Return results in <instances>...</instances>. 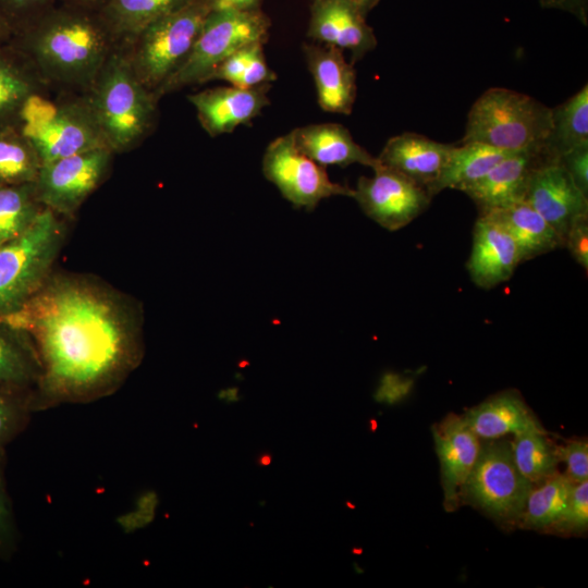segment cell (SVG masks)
I'll list each match as a JSON object with an SVG mask.
<instances>
[{
  "label": "cell",
  "instance_id": "cell-1",
  "mask_svg": "<svg viewBox=\"0 0 588 588\" xmlns=\"http://www.w3.org/2000/svg\"><path fill=\"white\" fill-rule=\"evenodd\" d=\"M0 319L25 330L36 348L35 409L109 395L144 356L140 305L90 274L53 270L17 311Z\"/></svg>",
  "mask_w": 588,
  "mask_h": 588
},
{
  "label": "cell",
  "instance_id": "cell-2",
  "mask_svg": "<svg viewBox=\"0 0 588 588\" xmlns=\"http://www.w3.org/2000/svg\"><path fill=\"white\" fill-rule=\"evenodd\" d=\"M10 44L48 87L76 94L87 91L119 46L98 12L60 2Z\"/></svg>",
  "mask_w": 588,
  "mask_h": 588
},
{
  "label": "cell",
  "instance_id": "cell-3",
  "mask_svg": "<svg viewBox=\"0 0 588 588\" xmlns=\"http://www.w3.org/2000/svg\"><path fill=\"white\" fill-rule=\"evenodd\" d=\"M82 95L113 154L135 148L154 126L158 100L137 79L120 45Z\"/></svg>",
  "mask_w": 588,
  "mask_h": 588
},
{
  "label": "cell",
  "instance_id": "cell-4",
  "mask_svg": "<svg viewBox=\"0 0 588 588\" xmlns=\"http://www.w3.org/2000/svg\"><path fill=\"white\" fill-rule=\"evenodd\" d=\"M551 125V108L526 94L491 87L470 107L462 143L507 151L537 149L544 147Z\"/></svg>",
  "mask_w": 588,
  "mask_h": 588
},
{
  "label": "cell",
  "instance_id": "cell-5",
  "mask_svg": "<svg viewBox=\"0 0 588 588\" xmlns=\"http://www.w3.org/2000/svg\"><path fill=\"white\" fill-rule=\"evenodd\" d=\"M66 234L65 218L44 207L25 233L0 246V318L17 311L44 285Z\"/></svg>",
  "mask_w": 588,
  "mask_h": 588
},
{
  "label": "cell",
  "instance_id": "cell-6",
  "mask_svg": "<svg viewBox=\"0 0 588 588\" xmlns=\"http://www.w3.org/2000/svg\"><path fill=\"white\" fill-rule=\"evenodd\" d=\"M209 12L207 0H193L120 45L135 76L155 98L189 54Z\"/></svg>",
  "mask_w": 588,
  "mask_h": 588
},
{
  "label": "cell",
  "instance_id": "cell-7",
  "mask_svg": "<svg viewBox=\"0 0 588 588\" xmlns=\"http://www.w3.org/2000/svg\"><path fill=\"white\" fill-rule=\"evenodd\" d=\"M271 22L261 9L210 11L185 61L156 93L162 96L206 83L228 57L252 44H266Z\"/></svg>",
  "mask_w": 588,
  "mask_h": 588
},
{
  "label": "cell",
  "instance_id": "cell-8",
  "mask_svg": "<svg viewBox=\"0 0 588 588\" xmlns=\"http://www.w3.org/2000/svg\"><path fill=\"white\" fill-rule=\"evenodd\" d=\"M21 131L35 147L41 164L107 147L105 137L82 94L51 101L33 95L21 114Z\"/></svg>",
  "mask_w": 588,
  "mask_h": 588
},
{
  "label": "cell",
  "instance_id": "cell-9",
  "mask_svg": "<svg viewBox=\"0 0 588 588\" xmlns=\"http://www.w3.org/2000/svg\"><path fill=\"white\" fill-rule=\"evenodd\" d=\"M531 487L514 462L511 443L493 439L481 444L460 501L463 498L500 523L517 524Z\"/></svg>",
  "mask_w": 588,
  "mask_h": 588
},
{
  "label": "cell",
  "instance_id": "cell-10",
  "mask_svg": "<svg viewBox=\"0 0 588 588\" xmlns=\"http://www.w3.org/2000/svg\"><path fill=\"white\" fill-rule=\"evenodd\" d=\"M113 152L97 148L41 164L34 182L40 205L63 218H72L107 177Z\"/></svg>",
  "mask_w": 588,
  "mask_h": 588
},
{
  "label": "cell",
  "instance_id": "cell-11",
  "mask_svg": "<svg viewBox=\"0 0 588 588\" xmlns=\"http://www.w3.org/2000/svg\"><path fill=\"white\" fill-rule=\"evenodd\" d=\"M262 172L297 208L313 210L324 198L354 195L353 188L332 182L324 167L298 149L292 132L277 137L267 146Z\"/></svg>",
  "mask_w": 588,
  "mask_h": 588
},
{
  "label": "cell",
  "instance_id": "cell-12",
  "mask_svg": "<svg viewBox=\"0 0 588 588\" xmlns=\"http://www.w3.org/2000/svg\"><path fill=\"white\" fill-rule=\"evenodd\" d=\"M372 170L371 177L358 179L353 198L378 224L396 231L428 208L432 197L425 188L380 163Z\"/></svg>",
  "mask_w": 588,
  "mask_h": 588
},
{
  "label": "cell",
  "instance_id": "cell-13",
  "mask_svg": "<svg viewBox=\"0 0 588 588\" xmlns=\"http://www.w3.org/2000/svg\"><path fill=\"white\" fill-rule=\"evenodd\" d=\"M523 200L555 230L563 245L573 222L588 215V196L558 159H547L534 170Z\"/></svg>",
  "mask_w": 588,
  "mask_h": 588
},
{
  "label": "cell",
  "instance_id": "cell-14",
  "mask_svg": "<svg viewBox=\"0 0 588 588\" xmlns=\"http://www.w3.org/2000/svg\"><path fill=\"white\" fill-rule=\"evenodd\" d=\"M307 36L317 44L348 50L352 64L377 46L366 15L350 0H310Z\"/></svg>",
  "mask_w": 588,
  "mask_h": 588
},
{
  "label": "cell",
  "instance_id": "cell-15",
  "mask_svg": "<svg viewBox=\"0 0 588 588\" xmlns=\"http://www.w3.org/2000/svg\"><path fill=\"white\" fill-rule=\"evenodd\" d=\"M270 84L252 88L218 86L187 96L201 127L211 136L232 133L248 125L269 105Z\"/></svg>",
  "mask_w": 588,
  "mask_h": 588
},
{
  "label": "cell",
  "instance_id": "cell-16",
  "mask_svg": "<svg viewBox=\"0 0 588 588\" xmlns=\"http://www.w3.org/2000/svg\"><path fill=\"white\" fill-rule=\"evenodd\" d=\"M431 429L440 462L444 507L452 512L460 505V490L476 463L481 443L456 414H449Z\"/></svg>",
  "mask_w": 588,
  "mask_h": 588
},
{
  "label": "cell",
  "instance_id": "cell-17",
  "mask_svg": "<svg viewBox=\"0 0 588 588\" xmlns=\"http://www.w3.org/2000/svg\"><path fill=\"white\" fill-rule=\"evenodd\" d=\"M520 262L516 243L505 228L488 213H480L473 231L467 262L471 281L491 289L507 281Z\"/></svg>",
  "mask_w": 588,
  "mask_h": 588
},
{
  "label": "cell",
  "instance_id": "cell-18",
  "mask_svg": "<svg viewBox=\"0 0 588 588\" xmlns=\"http://www.w3.org/2000/svg\"><path fill=\"white\" fill-rule=\"evenodd\" d=\"M547 159L551 158L544 147L515 151L464 193L476 204L480 213L522 201L531 173Z\"/></svg>",
  "mask_w": 588,
  "mask_h": 588
},
{
  "label": "cell",
  "instance_id": "cell-19",
  "mask_svg": "<svg viewBox=\"0 0 588 588\" xmlns=\"http://www.w3.org/2000/svg\"><path fill=\"white\" fill-rule=\"evenodd\" d=\"M454 145L430 139L421 134L405 132L388 139L380 155V164L402 174L430 196L446 164Z\"/></svg>",
  "mask_w": 588,
  "mask_h": 588
},
{
  "label": "cell",
  "instance_id": "cell-20",
  "mask_svg": "<svg viewBox=\"0 0 588 588\" xmlns=\"http://www.w3.org/2000/svg\"><path fill=\"white\" fill-rule=\"evenodd\" d=\"M303 52L320 108L330 113L351 114L357 95L356 71L354 64L346 61L344 51L333 46L305 42Z\"/></svg>",
  "mask_w": 588,
  "mask_h": 588
},
{
  "label": "cell",
  "instance_id": "cell-21",
  "mask_svg": "<svg viewBox=\"0 0 588 588\" xmlns=\"http://www.w3.org/2000/svg\"><path fill=\"white\" fill-rule=\"evenodd\" d=\"M468 428L485 440L527 431H546L517 391L490 396L462 415Z\"/></svg>",
  "mask_w": 588,
  "mask_h": 588
},
{
  "label": "cell",
  "instance_id": "cell-22",
  "mask_svg": "<svg viewBox=\"0 0 588 588\" xmlns=\"http://www.w3.org/2000/svg\"><path fill=\"white\" fill-rule=\"evenodd\" d=\"M291 132L298 149L322 167L358 163L373 169L379 164L377 157L357 144L342 124H309Z\"/></svg>",
  "mask_w": 588,
  "mask_h": 588
},
{
  "label": "cell",
  "instance_id": "cell-23",
  "mask_svg": "<svg viewBox=\"0 0 588 588\" xmlns=\"http://www.w3.org/2000/svg\"><path fill=\"white\" fill-rule=\"evenodd\" d=\"M48 86L10 42L0 45V130L20 127L26 101Z\"/></svg>",
  "mask_w": 588,
  "mask_h": 588
},
{
  "label": "cell",
  "instance_id": "cell-24",
  "mask_svg": "<svg viewBox=\"0 0 588 588\" xmlns=\"http://www.w3.org/2000/svg\"><path fill=\"white\" fill-rule=\"evenodd\" d=\"M486 213L510 233L516 243L520 262L564 247L555 230L524 200Z\"/></svg>",
  "mask_w": 588,
  "mask_h": 588
},
{
  "label": "cell",
  "instance_id": "cell-25",
  "mask_svg": "<svg viewBox=\"0 0 588 588\" xmlns=\"http://www.w3.org/2000/svg\"><path fill=\"white\" fill-rule=\"evenodd\" d=\"M40 364L28 333L0 319V385L36 391Z\"/></svg>",
  "mask_w": 588,
  "mask_h": 588
},
{
  "label": "cell",
  "instance_id": "cell-26",
  "mask_svg": "<svg viewBox=\"0 0 588 588\" xmlns=\"http://www.w3.org/2000/svg\"><path fill=\"white\" fill-rule=\"evenodd\" d=\"M193 0H107L99 15L119 45H124L155 21Z\"/></svg>",
  "mask_w": 588,
  "mask_h": 588
},
{
  "label": "cell",
  "instance_id": "cell-27",
  "mask_svg": "<svg viewBox=\"0 0 588 588\" xmlns=\"http://www.w3.org/2000/svg\"><path fill=\"white\" fill-rule=\"evenodd\" d=\"M513 152L515 151L480 143L454 145L442 174L431 191L432 197L446 188L464 192Z\"/></svg>",
  "mask_w": 588,
  "mask_h": 588
},
{
  "label": "cell",
  "instance_id": "cell-28",
  "mask_svg": "<svg viewBox=\"0 0 588 588\" xmlns=\"http://www.w3.org/2000/svg\"><path fill=\"white\" fill-rule=\"evenodd\" d=\"M552 125L544 144L551 159L588 146V85L555 108H551Z\"/></svg>",
  "mask_w": 588,
  "mask_h": 588
},
{
  "label": "cell",
  "instance_id": "cell-29",
  "mask_svg": "<svg viewBox=\"0 0 588 588\" xmlns=\"http://www.w3.org/2000/svg\"><path fill=\"white\" fill-rule=\"evenodd\" d=\"M574 482L555 473L532 485L519 524L531 529L549 530L564 515Z\"/></svg>",
  "mask_w": 588,
  "mask_h": 588
},
{
  "label": "cell",
  "instance_id": "cell-30",
  "mask_svg": "<svg viewBox=\"0 0 588 588\" xmlns=\"http://www.w3.org/2000/svg\"><path fill=\"white\" fill-rule=\"evenodd\" d=\"M41 160L20 127L0 130V186L34 183Z\"/></svg>",
  "mask_w": 588,
  "mask_h": 588
},
{
  "label": "cell",
  "instance_id": "cell-31",
  "mask_svg": "<svg viewBox=\"0 0 588 588\" xmlns=\"http://www.w3.org/2000/svg\"><path fill=\"white\" fill-rule=\"evenodd\" d=\"M42 209L34 183L0 186V246L25 233Z\"/></svg>",
  "mask_w": 588,
  "mask_h": 588
},
{
  "label": "cell",
  "instance_id": "cell-32",
  "mask_svg": "<svg viewBox=\"0 0 588 588\" xmlns=\"http://www.w3.org/2000/svg\"><path fill=\"white\" fill-rule=\"evenodd\" d=\"M264 46L252 44L238 49L216 68L206 83L224 81L241 88L271 84L277 79V74L266 61Z\"/></svg>",
  "mask_w": 588,
  "mask_h": 588
},
{
  "label": "cell",
  "instance_id": "cell-33",
  "mask_svg": "<svg viewBox=\"0 0 588 588\" xmlns=\"http://www.w3.org/2000/svg\"><path fill=\"white\" fill-rule=\"evenodd\" d=\"M511 445L518 470L531 485L558 473L559 461L554 444L547 438V431H527L515 434Z\"/></svg>",
  "mask_w": 588,
  "mask_h": 588
},
{
  "label": "cell",
  "instance_id": "cell-34",
  "mask_svg": "<svg viewBox=\"0 0 588 588\" xmlns=\"http://www.w3.org/2000/svg\"><path fill=\"white\" fill-rule=\"evenodd\" d=\"M35 409V391L0 385V452L26 426Z\"/></svg>",
  "mask_w": 588,
  "mask_h": 588
},
{
  "label": "cell",
  "instance_id": "cell-35",
  "mask_svg": "<svg viewBox=\"0 0 588 588\" xmlns=\"http://www.w3.org/2000/svg\"><path fill=\"white\" fill-rule=\"evenodd\" d=\"M58 3V0H0V15L14 36L30 26Z\"/></svg>",
  "mask_w": 588,
  "mask_h": 588
},
{
  "label": "cell",
  "instance_id": "cell-36",
  "mask_svg": "<svg viewBox=\"0 0 588 588\" xmlns=\"http://www.w3.org/2000/svg\"><path fill=\"white\" fill-rule=\"evenodd\" d=\"M588 527V480L574 483L562 518L549 530L565 534L585 532Z\"/></svg>",
  "mask_w": 588,
  "mask_h": 588
},
{
  "label": "cell",
  "instance_id": "cell-37",
  "mask_svg": "<svg viewBox=\"0 0 588 588\" xmlns=\"http://www.w3.org/2000/svg\"><path fill=\"white\" fill-rule=\"evenodd\" d=\"M16 543L17 529L4 480V452H0V558H11Z\"/></svg>",
  "mask_w": 588,
  "mask_h": 588
},
{
  "label": "cell",
  "instance_id": "cell-38",
  "mask_svg": "<svg viewBox=\"0 0 588 588\" xmlns=\"http://www.w3.org/2000/svg\"><path fill=\"white\" fill-rule=\"evenodd\" d=\"M559 462L566 464V476L574 483L588 479V442L587 439H572L564 444L555 445Z\"/></svg>",
  "mask_w": 588,
  "mask_h": 588
},
{
  "label": "cell",
  "instance_id": "cell-39",
  "mask_svg": "<svg viewBox=\"0 0 588 588\" xmlns=\"http://www.w3.org/2000/svg\"><path fill=\"white\" fill-rule=\"evenodd\" d=\"M566 247L574 260L586 271L588 269V215L575 220L564 238Z\"/></svg>",
  "mask_w": 588,
  "mask_h": 588
},
{
  "label": "cell",
  "instance_id": "cell-40",
  "mask_svg": "<svg viewBox=\"0 0 588 588\" xmlns=\"http://www.w3.org/2000/svg\"><path fill=\"white\" fill-rule=\"evenodd\" d=\"M558 160L577 187L588 196V146L573 149Z\"/></svg>",
  "mask_w": 588,
  "mask_h": 588
},
{
  "label": "cell",
  "instance_id": "cell-41",
  "mask_svg": "<svg viewBox=\"0 0 588 588\" xmlns=\"http://www.w3.org/2000/svg\"><path fill=\"white\" fill-rule=\"evenodd\" d=\"M412 381L402 379L397 375H387L383 377L375 399L377 402L393 404L401 401L411 390Z\"/></svg>",
  "mask_w": 588,
  "mask_h": 588
},
{
  "label": "cell",
  "instance_id": "cell-42",
  "mask_svg": "<svg viewBox=\"0 0 588 588\" xmlns=\"http://www.w3.org/2000/svg\"><path fill=\"white\" fill-rule=\"evenodd\" d=\"M542 8L569 13L583 25L588 24V0H539Z\"/></svg>",
  "mask_w": 588,
  "mask_h": 588
},
{
  "label": "cell",
  "instance_id": "cell-43",
  "mask_svg": "<svg viewBox=\"0 0 588 588\" xmlns=\"http://www.w3.org/2000/svg\"><path fill=\"white\" fill-rule=\"evenodd\" d=\"M60 3L99 12L107 0H58Z\"/></svg>",
  "mask_w": 588,
  "mask_h": 588
},
{
  "label": "cell",
  "instance_id": "cell-44",
  "mask_svg": "<svg viewBox=\"0 0 588 588\" xmlns=\"http://www.w3.org/2000/svg\"><path fill=\"white\" fill-rule=\"evenodd\" d=\"M260 3H261V0H232L231 9L255 10V9H260Z\"/></svg>",
  "mask_w": 588,
  "mask_h": 588
},
{
  "label": "cell",
  "instance_id": "cell-45",
  "mask_svg": "<svg viewBox=\"0 0 588 588\" xmlns=\"http://www.w3.org/2000/svg\"><path fill=\"white\" fill-rule=\"evenodd\" d=\"M365 15H367L379 2V0H350Z\"/></svg>",
  "mask_w": 588,
  "mask_h": 588
},
{
  "label": "cell",
  "instance_id": "cell-46",
  "mask_svg": "<svg viewBox=\"0 0 588 588\" xmlns=\"http://www.w3.org/2000/svg\"><path fill=\"white\" fill-rule=\"evenodd\" d=\"M12 36L10 27L0 15V45L10 42Z\"/></svg>",
  "mask_w": 588,
  "mask_h": 588
},
{
  "label": "cell",
  "instance_id": "cell-47",
  "mask_svg": "<svg viewBox=\"0 0 588 588\" xmlns=\"http://www.w3.org/2000/svg\"><path fill=\"white\" fill-rule=\"evenodd\" d=\"M271 463V456L269 454H264L259 458V464L261 466H268Z\"/></svg>",
  "mask_w": 588,
  "mask_h": 588
},
{
  "label": "cell",
  "instance_id": "cell-48",
  "mask_svg": "<svg viewBox=\"0 0 588 588\" xmlns=\"http://www.w3.org/2000/svg\"><path fill=\"white\" fill-rule=\"evenodd\" d=\"M235 394H236L235 390H231V391L222 393V397H225L229 395V401H235L236 400Z\"/></svg>",
  "mask_w": 588,
  "mask_h": 588
}]
</instances>
